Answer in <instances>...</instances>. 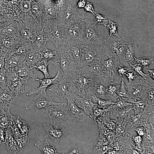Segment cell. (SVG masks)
<instances>
[{"label": "cell", "mask_w": 154, "mask_h": 154, "mask_svg": "<svg viewBox=\"0 0 154 154\" xmlns=\"http://www.w3.org/2000/svg\"><path fill=\"white\" fill-rule=\"evenodd\" d=\"M65 45L58 46L56 56L49 62L56 66L61 73L63 79L68 82L81 66L77 62L71 60L67 55L65 50Z\"/></svg>", "instance_id": "obj_1"}, {"label": "cell", "mask_w": 154, "mask_h": 154, "mask_svg": "<svg viewBox=\"0 0 154 154\" xmlns=\"http://www.w3.org/2000/svg\"><path fill=\"white\" fill-rule=\"evenodd\" d=\"M42 29L57 48L66 45L68 41L65 35L63 23L58 18L46 19Z\"/></svg>", "instance_id": "obj_2"}, {"label": "cell", "mask_w": 154, "mask_h": 154, "mask_svg": "<svg viewBox=\"0 0 154 154\" xmlns=\"http://www.w3.org/2000/svg\"><path fill=\"white\" fill-rule=\"evenodd\" d=\"M130 39L125 37L112 36L104 40L102 43L103 50L113 59L125 61L124 55Z\"/></svg>", "instance_id": "obj_3"}, {"label": "cell", "mask_w": 154, "mask_h": 154, "mask_svg": "<svg viewBox=\"0 0 154 154\" xmlns=\"http://www.w3.org/2000/svg\"><path fill=\"white\" fill-rule=\"evenodd\" d=\"M100 80L92 78L79 73L78 70L70 78L68 81L70 84V91L80 96H86L90 98L93 94L92 88Z\"/></svg>", "instance_id": "obj_4"}, {"label": "cell", "mask_w": 154, "mask_h": 154, "mask_svg": "<svg viewBox=\"0 0 154 154\" xmlns=\"http://www.w3.org/2000/svg\"><path fill=\"white\" fill-rule=\"evenodd\" d=\"M82 41L86 44L102 46L104 40L94 21V16L89 14L85 16Z\"/></svg>", "instance_id": "obj_5"}, {"label": "cell", "mask_w": 154, "mask_h": 154, "mask_svg": "<svg viewBox=\"0 0 154 154\" xmlns=\"http://www.w3.org/2000/svg\"><path fill=\"white\" fill-rule=\"evenodd\" d=\"M78 72L88 77L100 80L107 85L114 80L111 74L104 68L100 61L90 65L81 66Z\"/></svg>", "instance_id": "obj_6"}, {"label": "cell", "mask_w": 154, "mask_h": 154, "mask_svg": "<svg viewBox=\"0 0 154 154\" xmlns=\"http://www.w3.org/2000/svg\"><path fill=\"white\" fill-rule=\"evenodd\" d=\"M102 51V46L83 43L81 50V66L90 65L99 61Z\"/></svg>", "instance_id": "obj_7"}, {"label": "cell", "mask_w": 154, "mask_h": 154, "mask_svg": "<svg viewBox=\"0 0 154 154\" xmlns=\"http://www.w3.org/2000/svg\"><path fill=\"white\" fill-rule=\"evenodd\" d=\"M62 103L54 101L53 98L46 93H40L24 102V106L27 110L33 109L37 112L42 108L52 105H59Z\"/></svg>", "instance_id": "obj_8"}, {"label": "cell", "mask_w": 154, "mask_h": 154, "mask_svg": "<svg viewBox=\"0 0 154 154\" xmlns=\"http://www.w3.org/2000/svg\"><path fill=\"white\" fill-rule=\"evenodd\" d=\"M151 86L149 84L147 78H142L133 83H128L127 86L129 99H146L147 92Z\"/></svg>", "instance_id": "obj_9"}, {"label": "cell", "mask_w": 154, "mask_h": 154, "mask_svg": "<svg viewBox=\"0 0 154 154\" xmlns=\"http://www.w3.org/2000/svg\"><path fill=\"white\" fill-rule=\"evenodd\" d=\"M84 10L78 11L76 5L74 1L68 2L60 10L58 19L63 24L70 20H84L85 17Z\"/></svg>", "instance_id": "obj_10"}, {"label": "cell", "mask_w": 154, "mask_h": 154, "mask_svg": "<svg viewBox=\"0 0 154 154\" xmlns=\"http://www.w3.org/2000/svg\"><path fill=\"white\" fill-rule=\"evenodd\" d=\"M65 103L56 105L48 106L45 108L50 120V124L54 126H60L64 120H69Z\"/></svg>", "instance_id": "obj_11"}, {"label": "cell", "mask_w": 154, "mask_h": 154, "mask_svg": "<svg viewBox=\"0 0 154 154\" xmlns=\"http://www.w3.org/2000/svg\"><path fill=\"white\" fill-rule=\"evenodd\" d=\"M43 127L46 131L44 138L50 139L53 141L54 145L58 144L61 139L71 133V128L60 127V126H54L48 123H43Z\"/></svg>", "instance_id": "obj_12"}, {"label": "cell", "mask_w": 154, "mask_h": 154, "mask_svg": "<svg viewBox=\"0 0 154 154\" xmlns=\"http://www.w3.org/2000/svg\"><path fill=\"white\" fill-rule=\"evenodd\" d=\"M84 24L83 20H70L64 23L65 35L67 39L78 40L82 41Z\"/></svg>", "instance_id": "obj_13"}, {"label": "cell", "mask_w": 154, "mask_h": 154, "mask_svg": "<svg viewBox=\"0 0 154 154\" xmlns=\"http://www.w3.org/2000/svg\"><path fill=\"white\" fill-rule=\"evenodd\" d=\"M69 98L72 99L78 106L82 109L86 115L94 120L93 108L96 104L92 102L91 98L86 96H80L69 91Z\"/></svg>", "instance_id": "obj_14"}, {"label": "cell", "mask_w": 154, "mask_h": 154, "mask_svg": "<svg viewBox=\"0 0 154 154\" xmlns=\"http://www.w3.org/2000/svg\"><path fill=\"white\" fill-rule=\"evenodd\" d=\"M67 100L66 108L69 120L83 123L87 119H91L82 109L75 104L72 99L69 98Z\"/></svg>", "instance_id": "obj_15"}, {"label": "cell", "mask_w": 154, "mask_h": 154, "mask_svg": "<svg viewBox=\"0 0 154 154\" xmlns=\"http://www.w3.org/2000/svg\"><path fill=\"white\" fill-rule=\"evenodd\" d=\"M83 43L78 40H69L65 46V52L72 60L76 62L81 66V50Z\"/></svg>", "instance_id": "obj_16"}, {"label": "cell", "mask_w": 154, "mask_h": 154, "mask_svg": "<svg viewBox=\"0 0 154 154\" xmlns=\"http://www.w3.org/2000/svg\"><path fill=\"white\" fill-rule=\"evenodd\" d=\"M62 77L61 73L58 70L56 75L53 78H44L42 79H40L37 78L35 80L40 82V86L37 88L32 89L28 92L26 95L29 96L40 93H46V89L52 85L59 82Z\"/></svg>", "instance_id": "obj_17"}, {"label": "cell", "mask_w": 154, "mask_h": 154, "mask_svg": "<svg viewBox=\"0 0 154 154\" xmlns=\"http://www.w3.org/2000/svg\"><path fill=\"white\" fill-rule=\"evenodd\" d=\"M70 85L69 83L64 80L62 77L59 82L54 84L48 90L60 99L68 100L69 96L68 87Z\"/></svg>", "instance_id": "obj_18"}, {"label": "cell", "mask_w": 154, "mask_h": 154, "mask_svg": "<svg viewBox=\"0 0 154 154\" xmlns=\"http://www.w3.org/2000/svg\"><path fill=\"white\" fill-rule=\"evenodd\" d=\"M29 78L27 77H20L18 80L7 86V89L15 99L20 94L25 93V86Z\"/></svg>", "instance_id": "obj_19"}, {"label": "cell", "mask_w": 154, "mask_h": 154, "mask_svg": "<svg viewBox=\"0 0 154 154\" xmlns=\"http://www.w3.org/2000/svg\"><path fill=\"white\" fill-rule=\"evenodd\" d=\"M100 61L104 68L111 73L115 78L117 76L116 71L115 59L103 50Z\"/></svg>", "instance_id": "obj_20"}, {"label": "cell", "mask_w": 154, "mask_h": 154, "mask_svg": "<svg viewBox=\"0 0 154 154\" xmlns=\"http://www.w3.org/2000/svg\"><path fill=\"white\" fill-rule=\"evenodd\" d=\"M15 68L18 75L20 77H31L35 80L37 78V70L35 68L28 66L25 60L20 66Z\"/></svg>", "instance_id": "obj_21"}, {"label": "cell", "mask_w": 154, "mask_h": 154, "mask_svg": "<svg viewBox=\"0 0 154 154\" xmlns=\"http://www.w3.org/2000/svg\"><path fill=\"white\" fill-rule=\"evenodd\" d=\"M15 99L7 88H0V106L2 108L10 109Z\"/></svg>", "instance_id": "obj_22"}, {"label": "cell", "mask_w": 154, "mask_h": 154, "mask_svg": "<svg viewBox=\"0 0 154 154\" xmlns=\"http://www.w3.org/2000/svg\"><path fill=\"white\" fill-rule=\"evenodd\" d=\"M25 55L13 53L5 58V68L7 69L20 66L25 60Z\"/></svg>", "instance_id": "obj_23"}, {"label": "cell", "mask_w": 154, "mask_h": 154, "mask_svg": "<svg viewBox=\"0 0 154 154\" xmlns=\"http://www.w3.org/2000/svg\"><path fill=\"white\" fill-rule=\"evenodd\" d=\"M49 40L42 29L38 32L35 40L31 45L34 50L40 53L46 47V44Z\"/></svg>", "instance_id": "obj_24"}, {"label": "cell", "mask_w": 154, "mask_h": 154, "mask_svg": "<svg viewBox=\"0 0 154 154\" xmlns=\"http://www.w3.org/2000/svg\"><path fill=\"white\" fill-rule=\"evenodd\" d=\"M41 59L40 53L34 50L32 46L25 55V62L30 67H35L37 63Z\"/></svg>", "instance_id": "obj_25"}, {"label": "cell", "mask_w": 154, "mask_h": 154, "mask_svg": "<svg viewBox=\"0 0 154 154\" xmlns=\"http://www.w3.org/2000/svg\"><path fill=\"white\" fill-rule=\"evenodd\" d=\"M35 146L40 149L42 154H58L55 145H50L47 139L43 142L37 141L35 143Z\"/></svg>", "instance_id": "obj_26"}, {"label": "cell", "mask_w": 154, "mask_h": 154, "mask_svg": "<svg viewBox=\"0 0 154 154\" xmlns=\"http://www.w3.org/2000/svg\"><path fill=\"white\" fill-rule=\"evenodd\" d=\"M106 84L101 81L95 83L92 88L93 94L100 98L106 99L107 96Z\"/></svg>", "instance_id": "obj_27"}, {"label": "cell", "mask_w": 154, "mask_h": 154, "mask_svg": "<svg viewBox=\"0 0 154 154\" xmlns=\"http://www.w3.org/2000/svg\"><path fill=\"white\" fill-rule=\"evenodd\" d=\"M124 58L125 61H127L129 64H134L137 63L134 55V46L131 41L129 43L125 52Z\"/></svg>", "instance_id": "obj_28"}, {"label": "cell", "mask_w": 154, "mask_h": 154, "mask_svg": "<svg viewBox=\"0 0 154 154\" xmlns=\"http://www.w3.org/2000/svg\"><path fill=\"white\" fill-rule=\"evenodd\" d=\"M91 100L94 103L97 105L98 107L102 109H106L115 102L112 101L111 100H106L100 98L96 96L94 94L90 96Z\"/></svg>", "instance_id": "obj_29"}, {"label": "cell", "mask_w": 154, "mask_h": 154, "mask_svg": "<svg viewBox=\"0 0 154 154\" xmlns=\"http://www.w3.org/2000/svg\"><path fill=\"white\" fill-rule=\"evenodd\" d=\"M120 85L113 82H110L108 84L106 88L107 96L110 97L111 100H116L119 97L117 92Z\"/></svg>", "instance_id": "obj_30"}, {"label": "cell", "mask_w": 154, "mask_h": 154, "mask_svg": "<svg viewBox=\"0 0 154 154\" xmlns=\"http://www.w3.org/2000/svg\"><path fill=\"white\" fill-rule=\"evenodd\" d=\"M2 108L0 112V127L5 129L10 125L11 122V114L10 109H7L5 112Z\"/></svg>", "instance_id": "obj_31"}, {"label": "cell", "mask_w": 154, "mask_h": 154, "mask_svg": "<svg viewBox=\"0 0 154 154\" xmlns=\"http://www.w3.org/2000/svg\"><path fill=\"white\" fill-rule=\"evenodd\" d=\"M48 61L42 58L38 61L35 66L37 70H39L43 73L45 78H50V76L48 70Z\"/></svg>", "instance_id": "obj_32"}, {"label": "cell", "mask_w": 154, "mask_h": 154, "mask_svg": "<svg viewBox=\"0 0 154 154\" xmlns=\"http://www.w3.org/2000/svg\"><path fill=\"white\" fill-rule=\"evenodd\" d=\"M5 69L7 86L12 82L18 80L20 78V77L18 75L15 68Z\"/></svg>", "instance_id": "obj_33"}, {"label": "cell", "mask_w": 154, "mask_h": 154, "mask_svg": "<svg viewBox=\"0 0 154 154\" xmlns=\"http://www.w3.org/2000/svg\"><path fill=\"white\" fill-rule=\"evenodd\" d=\"M94 16V21L96 24L98 25V27L101 25H104L105 28L106 27L108 23L109 17L101 14L98 12H95Z\"/></svg>", "instance_id": "obj_34"}, {"label": "cell", "mask_w": 154, "mask_h": 154, "mask_svg": "<svg viewBox=\"0 0 154 154\" xmlns=\"http://www.w3.org/2000/svg\"><path fill=\"white\" fill-rule=\"evenodd\" d=\"M121 61L119 60L115 61L116 71L117 76L123 77L130 68L124 66Z\"/></svg>", "instance_id": "obj_35"}, {"label": "cell", "mask_w": 154, "mask_h": 154, "mask_svg": "<svg viewBox=\"0 0 154 154\" xmlns=\"http://www.w3.org/2000/svg\"><path fill=\"white\" fill-rule=\"evenodd\" d=\"M119 82L120 83V85L117 92L119 97L128 98L127 86L125 83L123 77H120Z\"/></svg>", "instance_id": "obj_36"}, {"label": "cell", "mask_w": 154, "mask_h": 154, "mask_svg": "<svg viewBox=\"0 0 154 154\" xmlns=\"http://www.w3.org/2000/svg\"><path fill=\"white\" fill-rule=\"evenodd\" d=\"M154 58L148 56L136 58L137 63L140 65L143 69H148L149 65L153 63Z\"/></svg>", "instance_id": "obj_37"}, {"label": "cell", "mask_w": 154, "mask_h": 154, "mask_svg": "<svg viewBox=\"0 0 154 154\" xmlns=\"http://www.w3.org/2000/svg\"><path fill=\"white\" fill-rule=\"evenodd\" d=\"M40 53L42 58L49 61L54 58L56 56L57 49L54 50H51L47 48L46 47Z\"/></svg>", "instance_id": "obj_38"}, {"label": "cell", "mask_w": 154, "mask_h": 154, "mask_svg": "<svg viewBox=\"0 0 154 154\" xmlns=\"http://www.w3.org/2000/svg\"><path fill=\"white\" fill-rule=\"evenodd\" d=\"M132 104L127 100V98L119 97L115 104L112 105V107H118L120 108H126L129 106H132Z\"/></svg>", "instance_id": "obj_39"}, {"label": "cell", "mask_w": 154, "mask_h": 154, "mask_svg": "<svg viewBox=\"0 0 154 154\" xmlns=\"http://www.w3.org/2000/svg\"><path fill=\"white\" fill-rule=\"evenodd\" d=\"M110 32V35L108 37L112 36L119 37L117 30V23L111 21L109 18L108 23L106 26Z\"/></svg>", "instance_id": "obj_40"}, {"label": "cell", "mask_w": 154, "mask_h": 154, "mask_svg": "<svg viewBox=\"0 0 154 154\" xmlns=\"http://www.w3.org/2000/svg\"><path fill=\"white\" fill-rule=\"evenodd\" d=\"M31 48V44L21 42L20 45L16 49L14 53L25 55Z\"/></svg>", "instance_id": "obj_41"}, {"label": "cell", "mask_w": 154, "mask_h": 154, "mask_svg": "<svg viewBox=\"0 0 154 154\" xmlns=\"http://www.w3.org/2000/svg\"><path fill=\"white\" fill-rule=\"evenodd\" d=\"M133 69L136 72L137 75H139L143 78H147L150 76L149 74H145L144 73L142 66L138 63L134 64H129Z\"/></svg>", "instance_id": "obj_42"}, {"label": "cell", "mask_w": 154, "mask_h": 154, "mask_svg": "<svg viewBox=\"0 0 154 154\" xmlns=\"http://www.w3.org/2000/svg\"><path fill=\"white\" fill-rule=\"evenodd\" d=\"M109 108L106 109H102L98 107L97 105H95L93 108V113L94 117V121L97 117H100L104 115L106 112L109 111Z\"/></svg>", "instance_id": "obj_43"}, {"label": "cell", "mask_w": 154, "mask_h": 154, "mask_svg": "<svg viewBox=\"0 0 154 154\" xmlns=\"http://www.w3.org/2000/svg\"><path fill=\"white\" fill-rule=\"evenodd\" d=\"M131 103L133 106L134 109H142L149 106L147 100L146 99H142L136 102H132Z\"/></svg>", "instance_id": "obj_44"}, {"label": "cell", "mask_w": 154, "mask_h": 154, "mask_svg": "<svg viewBox=\"0 0 154 154\" xmlns=\"http://www.w3.org/2000/svg\"><path fill=\"white\" fill-rule=\"evenodd\" d=\"M109 147L106 145H100L94 146L93 152L94 154H104L107 151Z\"/></svg>", "instance_id": "obj_45"}, {"label": "cell", "mask_w": 154, "mask_h": 154, "mask_svg": "<svg viewBox=\"0 0 154 154\" xmlns=\"http://www.w3.org/2000/svg\"><path fill=\"white\" fill-rule=\"evenodd\" d=\"M5 68L0 70V88H6L7 87Z\"/></svg>", "instance_id": "obj_46"}, {"label": "cell", "mask_w": 154, "mask_h": 154, "mask_svg": "<svg viewBox=\"0 0 154 154\" xmlns=\"http://www.w3.org/2000/svg\"><path fill=\"white\" fill-rule=\"evenodd\" d=\"M154 86H151L148 92L147 97L146 99L149 105L151 106H154Z\"/></svg>", "instance_id": "obj_47"}, {"label": "cell", "mask_w": 154, "mask_h": 154, "mask_svg": "<svg viewBox=\"0 0 154 154\" xmlns=\"http://www.w3.org/2000/svg\"><path fill=\"white\" fill-rule=\"evenodd\" d=\"M137 76L138 75L136 72L132 69H130L125 75L129 81V83H131L132 81L135 79Z\"/></svg>", "instance_id": "obj_48"}, {"label": "cell", "mask_w": 154, "mask_h": 154, "mask_svg": "<svg viewBox=\"0 0 154 154\" xmlns=\"http://www.w3.org/2000/svg\"><path fill=\"white\" fill-rule=\"evenodd\" d=\"M84 151L82 148L79 146H75L72 148L67 154H83Z\"/></svg>", "instance_id": "obj_49"}, {"label": "cell", "mask_w": 154, "mask_h": 154, "mask_svg": "<svg viewBox=\"0 0 154 154\" xmlns=\"http://www.w3.org/2000/svg\"><path fill=\"white\" fill-rule=\"evenodd\" d=\"M108 141L107 139L104 137L99 136L96 141L94 146L100 145H107Z\"/></svg>", "instance_id": "obj_50"}, {"label": "cell", "mask_w": 154, "mask_h": 154, "mask_svg": "<svg viewBox=\"0 0 154 154\" xmlns=\"http://www.w3.org/2000/svg\"><path fill=\"white\" fill-rule=\"evenodd\" d=\"M84 11L85 12H89L91 13L93 15H94L95 11L94 10L92 3L89 2H86V5L84 7Z\"/></svg>", "instance_id": "obj_51"}, {"label": "cell", "mask_w": 154, "mask_h": 154, "mask_svg": "<svg viewBox=\"0 0 154 154\" xmlns=\"http://www.w3.org/2000/svg\"><path fill=\"white\" fill-rule=\"evenodd\" d=\"M5 128L0 127V143H2L5 140Z\"/></svg>", "instance_id": "obj_52"}, {"label": "cell", "mask_w": 154, "mask_h": 154, "mask_svg": "<svg viewBox=\"0 0 154 154\" xmlns=\"http://www.w3.org/2000/svg\"><path fill=\"white\" fill-rule=\"evenodd\" d=\"M135 131L140 136H144L145 134V129L143 127H137L135 129Z\"/></svg>", "instance_id": "obj_53"}, {"label": "cell", "mask_w": 154, "mask_h": 154, "mask_svg": "<svg viewBox=\"0 0 154 154\" xmlns=\"http://www.w3.org/2000/svg\"><path fill=\"white\" fill-rule=\"evenodd\" d=\"M104 123L110 129L113 130L115 127V124L112 121Z\"/></svg>", "instance_id": "obj_54"}, {"label": "cell", "mask_w": 154, "mask_h": 154, "mask_svg": "<svg viewBox=\"0 0 154 154\" xmlns=\"http://www.w3.org/2000/svg\"><path fill=\"white\" fill-rule=\"evenodd\" d=\"M86 3V0H80L76 4L77 8H81L84 7Z\"/></svg>", "instance_id": "obj_55"}, {"label": "cell", "mask_w": 154, "mask_h": 154, "mask_svg": "<svg viewBox=\"0 0 154 154\" xmlns=\"http://www.w3.org/2000/svg\"><path fill=\"white\" fill-rule=\"evenodd\" d=\"M5 57L2 55L0 57V70L5 68Z\"/></svg>", "instance_id": "obj_56"}, {"label": "cell", "mask_w": 154, "mask_h": 154, "mask_svg": "<svg viewBox=\"0 0 154 154\" xmlns=\"http://www.w3.org/2000/svg\"><path fill=\"white\" fill-rule=\"evenodd\" d=\"M135 142L138 145L140 146L142 142V139L140 135L135 136L133 138Z\"/></svg>", "instance_id": "obj_57"}, {"label": "cell", "mask_w": 154, "mask_h": 154, "mask_svg": "<svg viewBox=\"0 0 154 154\" xmlns=\"http://www.w3.org/2000/svg\"><path fill=\"white\" fill-rule=\"evenodd\" d=\"M124 132V128L120 125H118L116 128V133L119 135L123 133Z\"/></svg>", "instance_id": "obj_58"}, {"label": "cell", "mask_w": 154, "mask_h": 154, "mask_svg": "<svg viewBox=\"0 0 154 154\" xmlns=\"http://www.w3.org/2000/svg\"><path fill=\"white\" fill-rule=\"evenodd\" d=\"M145 70L148 71L149 72V76L153 80L154 78V70L153 69H145Z\"/></svg>", "instance_id": "obj_59"}, {"label": "cell", "mask_w": 154, "mask_h": 154, "mask_svg": "<svg viewBox=\"0 0 154 154\" xmlns=\"http://www.w3.org/2000/svg\"><path fill=\"white\" fill-rule=\"evenodd\" d=\"M118 152L115 150L110 151L107 152V154H118Z\"/></svg>", "instance_id": "obj_60"}, {"label": "cell", "mask_w": 154, "mask_h": 154, "mask_svg": "<svg viewBox=\"0 0 154 154\" xmlns=\"http://www.w3.org/2000/svg\"><path fill=\"white\" fill-rule=\"evenodd\" d=\"M2 46V40L0 38V52L1 51Z\"/></svg>", "instance_id": "obj_61"}, {"label": "cell", "mask_w": 154, "mask_h": 154, "mask_svg": "<svg viewBox=\"0 0 154 154\" xmlns=\"http://www.w3.org/2000/svg\"><path fill=\"white\" fill-rule=\"evenodd\" d=\"M133 154H139V153L135 150H133L132 152Z\"/></svg>", "instance_id": "obj_62"}, {"label": "cell", "mask_w": 154, "mask_h": 154, "mask_svg": "<svg viewBox=\"0 0 154 154\" xmlns=\"http://www.w3.org/2000/svg\"><path fill=\"white\" fill-rule=\"evenodd\" d=\"M27 2L29 3H30L32 0H25Z\"/></svg>", "instance_id": "obj_63"}, {"label": "cell", "mask_w": 154, "mask_h": 154, "mask_svg": "<svg viewBox=\"0 0 154 154\" xmlns=\"http://www.w3.org/2000/svg\"><path fill=\"white\" fill-rule=\"evenodd\" d=\"M1 57V55H0V57Z\"/></svg>", "instance_id": "obj_64"}]
</instances>
